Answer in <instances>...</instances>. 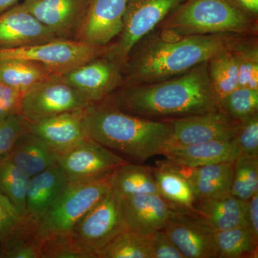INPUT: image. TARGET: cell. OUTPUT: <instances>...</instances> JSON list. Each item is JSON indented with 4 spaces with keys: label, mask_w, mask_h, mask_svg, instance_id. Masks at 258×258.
Returning a JSON list of instances; mask_svg holds the SVG:
<instances>
[{
    "label": "cell",
    "mask_w": 258,
    "mask_h": 258,
    "mask_svg": "<svg viewBox=\"0 0 258 258\" xmlns=\"http://www.w3.org/2000/svg\"><path fill=\"white\" fill-rule=\"evenodd\" d=\"M118 198L127 229L139 235L149 237L163 230L174 212L159 195Z\"/></svg>",
    "instance_id": "17"
},
{
    "label": "cell",
    "mask_w": 258,
    "mask_h": 258,
    "mask_svg": "<svg viewBox=\"0 0 258 258\" xmlns=\"http://www.w3.org/2000/svg\"><path fill=\"white\" fill-rule=\"evenodd\" d=\"M97 258H154L149 237L125 230L98 251Z\"/></svg>",
    "instance_id": "31"
},
{
    "label": "cell",
    "mask_w": 258,
    "mask_h": 258,
    "mask_svg": "<svg viewBox=\"0 0 258 258\" xmlns=\"http://www.w3.org/2000/svg\"><path fill=\"white\" fill-rule=\"evenodd\" d=\"M41 258H88L68 235L55 236L42 242Z\"/></svg>",
    "instance_id": "37"
},
{
    "label": "cell",
    "mask_w": 258,
    "mask_h": 258,
    "mask_svg": "<svg viewBox=\"0 0 258 258\" xmlns=\"http://www.w3.org/2000/svg\"><path fill=\"white\" fill-rule=\"evenodd\" d=\"M229 44L208 61L209 79L219 106L225 97L239 87L238 67Z\"/></svg>",
    "instance_id": "27"
},
{
    "label": "cell",
    "mask_w": 258,
    "mask_h": 258,
    "mask_svg": "<svg viewBox=\"0 0 258 258\" xmlns=\"http://www.w3.org/2000/svg\"><path fill=\"white\" fill-rule=\"evenodd\" d=\"M217 258L257 257L258 237L247 226L215 232Z\"/></svg>",
    "instance_id": "28"
},
{
    "label": "cell",
    "mask_w": 258,
    "mask_h": 258,
    "mask_svg": "<svg viewBox=\"0 0 258 258\" xmlns=\"http://www.w3.org/2000/svg\"><path fill=\"white\" fill-rule=\"evenodd\" d=\"M246 14L258 20V0H227Z\"/></svg>",
    "instance_id": "41"
},
{
    "label": "cell",
    "mask_w": 258,
    "mask_h": 258,
    "mask_svg": "<svg viewBox=\"0 0 258 258\" xmlns=\"http://www.w3.org/2000/svg\"><path fill=\"white\" fill-rule=\"evenodd\" d=\"M127 229L118 197L111 190L76 224L71 232L74 243L87 255L97 253Z\"/></svg>",
    "instance_id": "8"
},
{
    "label": "cell",
    "mask_w": 258,
    "mask_h": 258,
    "mask_svg": "<svg viewBox=\"0 0 258 258\" xmlns=\"http://www.w3.org/2000/svg\"><path fill=\"white\" fill-rule=\"evenodd\" d=\"M111 190L107 180L69 182L35 227L43 242L55 236L71 234L80 219Z\"/></svg>",
    "instance_id": "5"
},
{
    "label": "cell",
    "mask_w": 258,
    "mask_h": 258,
    "mask_svg": "<svg viewBox=\"0 0 258 258\" xmlns=\"http://www.w3.org/2000/svg\"><path fill=\"white\" fill-rule=\"evenodd\" d=\"M161 154L172 164L191 168L235 161L241 155L233 139L183 145L168 143Z\"/></svg>",
    "instance_id": "18"
},
{
    "label": "cell",
    "mask_w": 258,
    "mask_h": 258,
    "mask_svg": "<svg viewBox=\"0 0 258 258\" xmlns=\"http://www.w3.org/2000/svg\"><path fill=\"white\" fill-rule=\"evenodd\" d=\"M163 230L184 258H217L215 230L203 217L174 210Z\"/></svg>",
    "instance_id": "13"
},
{
    "label": "cell",
    "mask_w": 258,
    "mask_h": 258,
    "mask_svg": "<svg viewBox=\"0 0 258 258\" xmlns=\"http://www.w3.org/2000/svg\"><path fill=\"white\" fill-rule=\"evenodd\" d=\"M152 171L159 195L173 210L199 215L195 209L197 198L182 166L161 161Z\"/></svg>",
    "instance_id": "21"
},
{
    "label": "cell",
    "mask_w": 258,
    "mask_h": 258,
    "mask_svg": "<svg viewBox=\"0 0 258 258\" xmlns=\"http://www.w3.org/2000/svg\"><path fill=\"white\" fill-rule=\"evenodd\" d=\"M255 37L235 35L229 44L238 67L239 87L258 90V45Z\"/></svg>",
    "instance_id": "29"
},
{
    "label": "cell",
    "mask_w": 258,
    "mask_h": 258,
    "mask_svg": "<svg viewBox=\"0 0 258 258\" xmlns=\"http://www.w3.org/2000/svg\"><path fill=\"white\" fill-rule=\"evenodd\" d=\"M110 50L111 44L98 47L79 40L57 39L32 46L0 48V60L16 58L35 61L60 77L85 62L107 55Z\"/></svg>",
    "instance_id": "7"
},
{
    "label": "cell",
    "mask_w": 258,
    "mask_h": 258,
    "mask_svg": "<svg viewBox=\"0 0 258 258\" xmlns=\"http://www.w3.org/2000/svg\"><path fill=\"white\" fill-rule=\"evenodd\" d=\"M226 114L241 121L258 113V90L238 87L220 103Z\"/></svg>",
    "instance_id": "33"
},
{
    "label": "cell",
    "mask_w": 258,
    "mask_h": 258,
    "mask_svg": "<svg viewBox=\"0 0 258 258\" xmlns=\"http://www.w3.org/2000/svg\"><path fill=\"white\" fill-rule=\"evenodd\" d=\"M30 123L21 113L0 121V157L10 152L18 139L29 129Z\"/></svg>",
    "instance_id": "35"
},
{
    "label": "cell",
    "mask_w": 258,
    "mask_h": 258,
    "mask_svg": "<svg viewBox=\"0 0 258 258\" xmlns=\"http://www.w3.org/2000/svg\"><path fill=\"white\" fill-rule=\"evenodd\" d=\"M91 104L79 91L59 77L25 93L20 113L29 123H35L61 113L80 111Z\"/></svg>",
    "instance_id": "10"
},
{
    "label": "cell",
    "mask_w": 258,
    "mask_h": 258,
    "mask_svg": "<svg viewBox=\"0 0 258 258\" xmlns=\"http://www.w3.org/2000/svg\"><path fill=\"white\" fill-rule=\"evenodd\" d=\"M107 181L111 191L119 198L159 195L152 168L149 166L125 163L117 168Z\"/></svg>",
    "instance_id": "26"
},
{
    "label": "cell",
    "mask_w": 258,
    "mask_h": 258,
    "mask_svg": "<svg viewBox=\"0 0 258 258\" xmlns=\"http://www.w3.org/2000/svg\"><path fill=\"white\" fill-rule=\"evenodd\" d=\"M105 100L120 111L156 120L220 109L209 79L208 61L164 81L122 86Z\"/></svg>",
    "instance_id": "1"
},
{
    "label": "cell",
    "mask_w": 258,
    "mask_h": 258,
    "mask_svg": "<svg viewBox=\"0 0 258 258\" xmlns=\"http://www.w3.org/2000/svg\"><path fill=\"white\" fill-rule=\"evenodd\" d=\"M23 220L19 216L8 198L0 190V249L2 253L8 247Z\"/></svg>",
    "instance_id": "36"
},
{
    "label": "cell",
    "mask_w": 258,
    "mask_h": 258,
    "mask_svg": "<svg viewBox=\"0 0 258 258\" xmlns=\"http://www.w3.org/2000/svg\"><path fill=\"white\" fill-rule=\"evenodd\" d=\"M233 140L241 155L258 157V113L239 121Z\"/></svg>",
    "instance_id": "34"
},
{
    "label": "cell",
    "mask_w": 258,
    "mask_h": 258,
    "mask_svg": "<svg viewBox=\"0 0 258 258\" xmlns=\"http://www.w3.org/2000/svg\"><path fill=\"white\" fill-rule=\"evenodd\" d=\"M83 122L88 137L138 162L161 154L171 132L166 120L125 113L106 100L85 108Z\"/></svg>",
    "instance_id": "3"
},
{
    "label": "cell",
    "mask_w": 258,
    "mask_h": 258,
    "mask_svg": "<svg viewBox=\"0 0 258 258\" xmlns=\"http://www.w3.org/2000/svg\"><path fill=\"white\" fill-rule=\"evenodd\" d=\"M127 162L116 153L89 137L61 153L57 160L71 183L107 180L117 168Z\"/></svg>",
    "instance_id": "9"
},
{
    "label": "cell",
    "mask_w": 258,
    "mask_h": 258,
    "mask_svg": "<svg viewBox=\"0 0 258 258\" xmlns=\"http://www.w3.org/2000/svg\"><path fill=\"white\" fill-rule=\"evenodd\" d=\"M19 0H0V15L18 4Z\"/></svg>",
    "instance_id": "42"
},
{
    "label": "cell",
    "mask_w": 258,
    "mask_h": 258,
    "mask_svg": "<svg viewBox=\"0 0 258 258\" xmlns=\"http://www.w3.org/2000/svg\"><path fill=\"white\" fill-rule=\"evenodd\" d=\"M258 193V157L240 155L234 163L230 194L247 201Z\"/></svg>",
    "instance_id": "32"
},
{
    "label": "cell",
    "mask_w": 258,
    "mask_h": 258,
    "mask_svg": "<svg viewBox=\"0 0 258 258\" xmlns=\"http://www.w3.org/2000/svg\"><path fill=\"white\" fill-rule=\"evenodd\" d=\"M149 242L154 258H184L163 230L149 236Z\"/></svg>",
    "instance_id": "39"
},
{
    "label": "cell",
    "mask_w": 258,
    "mask_h": 258,
    "mask_svg": "<svg viewBox=\"0 0 258 258\" xmlns=\"http://www.w3.org/2000/svg\"><path fill=\"white\" fill-rule=\"evenodd\" d=\"M69 182L57 164L30 177L23 221L36 226Z\"/></svg>",
    "instance_id": "19"
},
{
    "label": "cell",
    "mask_w": 258,
    "mask_h": 258,
    "mask_svg": "<svg viewBox=\"0 0 258 258\" xmlns=\"http://www.w3.org/2000/svg\"><path fill=\"white\" fill-rule=\"evenodd\" d=\"M246 221L247 227L258 237V193L246 201Z\"/></svg>",
    "instance_id": "40"
},
{
    "label": "cell",
    "mask_w": 258,
    "mask_h": 258,
    "mask_svg": "<svg viewBox=\"0 0 258 258\" xmlns=\"http://www.w3.org/2000/svg\"><path fill=\"white\" fill-rule=\"evenodd\" d=\"M234 36L181 37L156 29L131 50L122 66V86L159 82L184 74L225 48Z\"/></svg>",
    "instance_id": "2"
},
{
    "label": "cell",
    "mask_w": 258,
    "mask_h": 258,
    "mask_svg": "<svg viewBox=\"0 0 258 258\" xmlns=\"http://www.w3.org/2000/svg\"><path fill=\"white\" fill-rule=\"evenodd\" d=\"M24 93L0 82V121L20 113Z\"/></svg>",
    "instance_id": "38"
},
{
    "label": "cell",
    "mask_w": 258,
    "mask_h": 258,
    "mask_svg": "<svg viewBox=\"0 0 258 258\" xmlns=\"http://www.w3.org/2000/svg\"><path fill=\"white\" fill-rule=\"evenodd\" d=\"M128 0H89L75 40L106 47L115 41L123 28Z\"/></svg>",
    "instance_id": "14"
},
{
    "label": "cell",
    "mask_w": 258,
    "mask_h": 258,
    "mask_svg": "<svg viewBox=\"0 0 258 258\" xmlns=\"http://www.w3.org/2000/svg\"><path fill=\"white\" fill-rule=\"evenodd\" d=\"M166 120L171 127L168 143L181 145L230 140L239 125L221 109Z\"/></svg>",
    "instance_id": "12"
},
{
    "label": "cell",
    "mask_w": 258,
    "mask_h": 258,
    "mask_svg": "<svg viewBox=\"0 0 258 258\" xmlns=\"http://www.w3.org/2000/svg\"><path fill=\"white\" fill-rule=\"evenodd\" d=\"M89 0H24L22 5L57 38L75 40Z\"/></svg>",
    "instance_id": "15"
},
{
    "label": "cell",
    "mask_w": 258,
    "mask_h": 258,
    "mask_svg": "<svg viewBox=\"0 0 258 258\" xmlns=\"http://www.w3.org/2000/svg\"><path fill=\"white\" fill-rule=\"evenodd\" d=\"M195 209L215 231L247 226L246 201L231 194L219 198L197 200Z\"/></svg>",
    "instance_id": "24"
},
{
    "label": "cell",
    "mask_w": 258,
    "mask_h": 258,
    "mask_svg": "<svg viewBox=\"0 0 258 258\" xmlns=\"http://www.w3.org/2000/svg\"><path fill=\"white\" fill-rule=\"evenodd\" d=\"M57 39L22 3L0 15L1 49L32 46Z\"/></svg>",
    "instance_id": "16"
},
{
    "label": "cell",
    "mask_w": 258,
    "mask_h": 258,
    "mask_svg": "<svg viewBox=\"0 0 258 258\" xmlns=\"http://www.w3.org/2000/svg\"><path fill=\"white\" fill-rule=\"evenodd\" d=\"M84 109L30 123L29 130L36 134L59 156L87 138L83 122Z\"/></svg>",
    "instance_id": "20"
},
{
    "label": "cell",
    "mask_w": 258,
    "mask_h": 258,
    "mask_svg": "<svg viewBox=\"0 0 258 258\" xmlns=\"http://www.w3.org/2000/svg\"><path fill=\"white\" fill-rule=\"evenodd\" d=\"M58 78L50 69L35 61L16 58L0 60V82L24 94L42 83Z\"/></svg>",
    "instance_id": "25"
},
{
    "label": "cell",
    "mask_w": 258,
    "mask_h": 258,
    "mask_svg": "<svg viewBox=\"0 0 258 258\" xmlns=\"http://www.w3.org/2000/svg\"><path fill=\"white\" fill-rule=\"evenodd\" d=\"M185 0H128L119 36L107 55L123 66L131 50L159 28Z\"/></svg>",
    "instance_id": "6"
},
{
    "label": "cell",
    "mask_w": 258,
    "mask_h": 258,
    "mask_svg": "<svg viewBox=\"0 0 258 258\" xmlns=\"http://www.w3.org/2000/svg\"><path fill=\"white\" fill-rule=\"evenodd\" d=\"M234 163L230 161L192 168L182 166L197 200L230 195Z\"/></svg>",
    "instance_id": "22"
},
{
    "label": "cell",
    "mask_w": 258,
    "mask_h": 258,
    "mask_svg": "<svg viewBox=\"0 0 258 258\" xmlns=\"http://www.w3.org/2000/svg\"><path fill=\"white\" fill-rule=\"evenodd\" d=\"M6 155L30 177L57 164L58 160V154L29 129Z\"/></svg>",
    "instance_id": "23"
},
{
    "label": "cell",
    "mask_w": 258,
    "mask_h": 258,
    "mask_svg": "<svg viewBox=\"0 0 258 258\" xmlns=\"http://www.w3.org/2000/svg\"><path fill=\"white\" fill-rule=\"evenodd\" d=\"M176 36H257V20L227 0H185L158 28Z\"/></svg>",
    "instance_id": "4"
},
{
    "label": "cell",
    "mask_w": 258,
    "mask_h": 258,
    "mask_svg": "<svg viewBox=\"0 0 258 258\" xmlns=\"http://www.w3.org/2000/svg\"><path fill=\"white\" fill-rule=\"evenodd\" d=\"M30 176L15 164L8 156L0 157V190L23 220L26 212L27 192Z\"/></svg>",
    "instance_id": "30"
},
{
    "label": "cell",
    "mask_w": 258,
    "mask_h": 258,
    "mask_svg": "<svg viewBox=\"0 0 258 258\" xmlns=\"http://www.w3.org/2000/svg\"><path fill=\"white\" fill-rule=\"evenodd\" d=\"M60 79L79 91L91 103H99L123 86L122 66L108 55L85 62Z\"/></svg>",
    "instance_id": "11"
}]
</instances>
